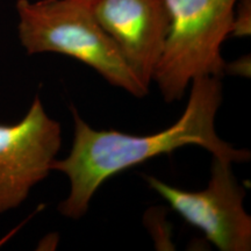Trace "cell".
<instances>
[{
    "mask_svg": "<svg viewBox=\"0 0 251 251\" xmlns=\"http://www.w3.org/2000/svg\"><path fill=\"white\" fill-rule=\"evenodd\" d=\"M77 1H80V2H83V4H86L90 6L91 2H92V0H77Z\"/></svg>",
    "mask_w": 251,
    "mask_h": 251,
    "instance_id": "8",
    "label": "cell"
},
{
    "mask_svg": "<svg viewBox=\"0 0 251 251\" xmlns=\"http://www.w3.org/2000/svg\"><path fill=\"white\" fill-rule=\"evenodd\" d=\"M251 2L250 0H237L234 12V23L231 34L234 36H249L251 27Z\"/></svg>",
    "mask_w": 251,
    "mask_h": 251,
    "instance_id": "7",
    "label": "cell"
},
{
    "mask_svg": "<svg viewBox=\"0 0 251 251\" xmlns=\"http://www.w3.org/2000/svg\"><path fill=\"white\" fill-rule=\"evenodd\" d=\"M90 8L135 76L149 87L170 26L165 0H92Z\"/></svg>",
    "mask_w": 251,
    "mask_h": 251,
    "instance_id": "6",
    "label": "cell"
},
{
    "mask_svg": "<svg viewBox=\"0 0 251 251\" xmlns=\"http://www.w3.org/2000/svg\"><path fill=\"white\" fill-rule=\"evenodd\" d=\"M191 84L186 108L178 121L164 130L143 136L96 130L72 108L75 137L71 151L64 159H55L51 164V171L62 172L70 181V192L59 203V213L69 219L83 218L93 196L106 180L181 147H201L213 157L231 164L249 161V150L234 148L220 139L215 130V117L222 102L221 78L199 77Z\"/></svg>",
    "mask_w": 251,
    "mask_h": 251,
    "instance_id": "1",
    "label": "cell"
},
{
    "mask_svg": "<svg viewBox=\"0 0 251 251\" xmlns=\"http://www.w3.org/2000/svg\"><path fill=\"white\" fill-rule=\"evenodd\" d=\"M62 146V127L39 97L15 125H0V214L18 208L51 171Z\"/></svg>",
    "mask_w": 251,
    "mask_h": 251,
    "instance_id": "5",
    "label": "cell"
},
{
    "mask_svg": "<svg viewBox=\"0 0 251 251\" xmlns=\"http://www.w3.org/2000/svg\"><path fill=\"white\" fill-rule=\"evenodd\" d=\"M19 39L27 54L70 56L136 98L148 94L120 50L96 20L90 6L77 0H18Z\"/></svg>",
    "mask_w": 251,
    "mask_h": 251,
    "instance_id": "2",
    "label": "cell"
},
{
    "mask_svg": "<svg viewBox=\"0 0 251 251\" xmlns=\"http://www.w3.org/2000/svg\"><path fill=\"white\" fill-rule=\"evenodd\" d=\"M170 26L152 80L166 102L184 97L196 78L226 72L221 47L233 30L237 0H165Z\"/></svg>",
    "mask_w": 251,
    "mask_h": 251,
    "instance_id": "3",
    "label": "cell"
},
{
    "mask_svg": "<svg viewBox=\"0 0 251 251\" xmlns=\"http://www.w3.org/2000/svg\"><path fill=\"white\" fill-rule=\"evenodd\" d=\"M144 179L219 250L250 251L251 218L243 205L246 190L237 183L231 163L213 157L208 185L196 192L171 186L152 176H144Z\"/></svg>",
    "mask_w": 251,
    "mask_h": 251,
    "instance_id": "4",
    "label": "cell"
}]
</instances>
